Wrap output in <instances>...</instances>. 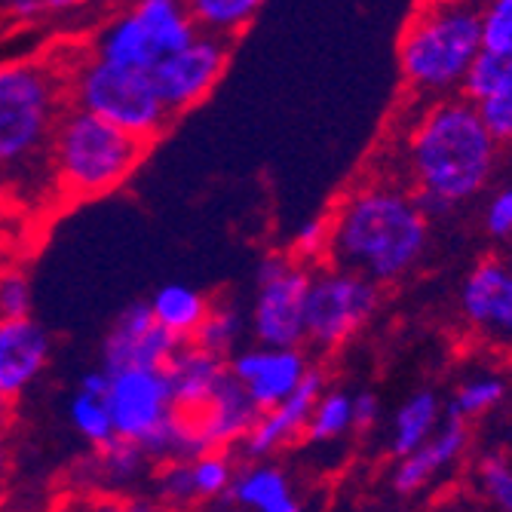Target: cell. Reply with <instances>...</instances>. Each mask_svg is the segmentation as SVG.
I'll list each match as a JSON object with an SVG mask.
<instances>
[{"label": "cell", "instance_id": "obj_4", "mask_svg": "<svg viewBox=\"0 0 512 512\" xmlns=\"http://www.w3.org/2000/svg\"><path fill=\"white\" fill-rule=\"evenodd\" d=\"M482 7L473 4H427L405 22L396 59L405 86L417 99H451L463 89L482 50Z\"/></svg>", "mask_w": 512, "mask_h": 512}, {"label": "cell", "instance_id": "obj_22", "mask_svg": "<svg viewBox=\"0 0 512 512\" xmlns=\"http://www.w3.org/2000/svg\"><path fill=\"white\" fill-rule=\"evenodd\" d=\"M445 421V405L439 393L433 390H417L411 393L393 414L390 433H387V451L393 460H405L421 445L433 439V433Z\"/></svg>", "mask_w": 512, "mask_h": 512}, {"label": "cell", "instance_id": "obj_36", "mask_svg": "<svg viewBox=\"0 0 512 512\" xmlns=\"http://www.w3.org/2000/svg\"><path fill=\"white\" fill-rule=\"evenodd\" d=\"M482 227L485 234L497 243H509L512 240V184H503L497 188L482 209Z\"/></svg>", "mask_w": 512, "mask_h": 512}, {"label": "cell", "instance_id": "obj_40", "mask_svg": "<svg viewBox=\"0 0 512 512\" xmlns=\"http://www.w3.org/2000/svg\"><path fill=\"white\" fill-rule=\"evenodd\" d=\"M378 421H381V399L371 390L353 393V430L368 433L378 427Z\"/></svg>", "mask_w": 512, "mask_h": 512}, {"label": "cell", "instance_id": "obj_21", "mask_svg": "<svg viewBox=\"0 0 512 512\" xmlns=\"http://www.w3.org/2000/svg\"><path fill=\"white\" fill-rule=\"evenodd\" d=\"M227 500L246 512H304L289 473L270 460H252L240 467Z\"/></svg>", "mask_w": 512, "mask_h": 512}, {"label": "cell", "instance_id": "obj_8", "mask_svg": "<svg viewBox=\"0 0 512 512\" xmlns=\"http://www.w3.org/2000/svg\"><path fill=\"white\" fill-rule=\"evenodd\" d=\"M310 273L313 270L292 255H273L261 261L255 276V298L249 307V335L258 347H304Z\"/></svg>", "mask_w": 512, "mask_h": 512}, {"label": "cell", "instance_id": "obj_20", "mask_svg": "<svg viewBox=\"0 0 512 512\" xmlns=\"http://www.w3.org/2000/svg\"><path fill=\"white\" fill-rule=\"evenodd\" d=\"M89 56L108 65H117V68L145 71V74H151L154 65L160 62L154 37L135 7L117 13L99 28V34L89 43Z\"/></svg>", "mask_w": 512, "mask_h": 512}, {"label": "cell", "instance_id": "obj_32", "mask_svg": "<svg viewBox=\"0 0 512 512\" xmlns=\"http://www.w3.org/2000/svg\"><path fill=\"white\" fill-rule=\"evenodd\" d=\"M188 463H191V479H194L200 506L227 500L230 488H234L237 470H240L234 454H230V451H206V454H197Z\"/></svg>", "mask_w": 512, "mask_h": 512}, {"label": "cell", "instance_id": "obj_15", "mask_svg": "<svg viewBox=\"0 0 512 512\" xmlns=\"http://www.w3.org/2000/svg\"><path fill=\"white\" fill-rule=\"evenodd\" d=\"M53 341L37 319H0V396L28 393L50 365Z\"/></svg>", "mask_w": 512, "mask_h": 512}, {"label": "cell", "instance_id": "obj_13", "mask_svg": "<svg viewBox=\"0 0 512 512\" xmlns=\"http://www.w3.org/2000/svg\"><path fill=\"white\" fill-rule=\"evenodd\" d=\"M181 344L163 332L148 301L126 304L102 341V368L105 371H126V368H166Z\"/></svg>", "mask_w": 512, "mask_h": 512}, {"label": "cell", "instance_id": "obj_37", "mask_svg": "<svg viewBox=\"0 0 512 512\" xmlns=\"http://www.w3.org/2000/svg\"><path fill=\"white\" fill-rule=\"evenodd\" d=\"M488 135L494 142L503 148V145H512V89L509 92H500L494 99H485L476 105Z\"/></svg>", "mask_w": 512, "mask_h": 512}, {"label": "cell", "instance_id": "obj_30", "mask_svg": "<svg viewBox=\"0 0 512 512\" xmlns=\"http://www.w3.org/2000/svg\"><path fill=\"white\" fill-rule=\"evenodd\" d=\"M148 497L166 512H194L200 506V497L191 479V463L175 460V463H160V467H154L148 479Z\"/></svg>", "mask_w": 512, "mask_h": 512}, {"label": "cell", "instance_id": "obj_11", "mask_svg": "<svg viewBox=\"0 0 512 512\" xmlns=\"http://www.w3.org/2000/svg\"><path fill=\"white\" fill-rule=\"evenodd\" d=\"M227 56H230L227 40L197 34L191 46H184V50L154 65L151 80L169 117L191 111L209 96L227 68Z\"/></svg>", "mask_w": 512, "mask_h": 512}, {"label": "cell", "instance_id": "obj_33", "mask_svg": "<svg viewBox=\"0 0 512 512\" xmlns=\"http://www.w3.org/2000/svg\"><path fill=\"white\" fill-rule=\"evenodd\" d=\"M476 488L497 512H512V460L503 451H488L479 457Z\"/></svg>", "mask_w": 512, "mask_h": 512}, {"label": "cell", "instance_id": "obj_41", "mask_svg": "<svg viewBox=\"0 0 512 512\" xmlns=\"http://www.w3.org/2000/svg\"><path fill=\"white\" fill-rule=\"evenodd\" d=\"M56 7H68V4H43V0H19V4H13L10 10L22 19L28 16H37V13H46V10H56Z\"/></svg>", "mask_w": 512, "mask_h": 512}, {"label": "cell", "instance_id": "obj_34", "mask_svg": "<svg viewBox=\"0 0 512 512\" xmlns=\"http://www.w3.org/2000/svg\"><path fill=\"white\" fill-rule=\"evenodd\" d=\"M34 289L28 273L10 267L0 270V319H31Z\"/></svg>", "mask_w": 512, "mask_h": 512}, {"label": "cell", "instance_id": "obj_24", "mask_svg": "<svg viewBox=\"0 0 512 512\" xmlns=\"http://www.w3.org/2000/svg\"><path fill=\"white\" fill-rule=\"evenodd\" d=\"M209 304L212 301L188 283H166L148 301L157 325L163 332H169L178 344H191L197 338L200 325L209 313Z\"/></svg>", "mask_w": 512, "mask_h": 512}, {"label": "cell", "instance_id": "obj_25", "mask_svg": "<svg viewBox=\"0 0 512 512\" xmlns=\"http://www.w3.org/2000/svg\"><path fill=\"white\" fill-rule=\"evenodd\" d=\"M506 399H509V378L500 375L497 368H479L454 387V393L445 405V414L470 424V421H479V417H488L491 411H497Z\"/></svg>", "mask_w": 512, "mask_h": 512}, {"label": "cell", "instance_id": "obj_5", "mask_svg": "<svg viewBox=\"0 0 512 512\" xmlns=\"http://www.w3.org/2000/svg\"><path fill=\"white\" fill-rule=\"evenodd\" d=\"M148 145L138 138L68 108L50 151L53 191L65 200L105 197L138 169Z\"/></svg>", "mask_w": 512, "mask_h": 512}, {"label": "cell", "instance_id": "obj_47", "mask_svg": "<svg viewBox=\"0 0 512 512\" xmlns=\"http://www.w3.org/2000/svg\"><path fill=\"white\" fill-rule=\"evenodd\" d=\"M0 200H4V181H0Z\"/></svg>", "mask_w": 512, "mask_h": 512}, {"label": "cell", "instance_id": "obj_39", "mask_svg": "<svg viewBox=\"0 0 512 512\" xmlns=\"http://www.w3.org/2000/svg\"><path fill=\"white\" fill-rule=\"evenodd\" d=\"M485 43H512V0H491L482 7Z\"/></svg>", "mask_w": 512, "mask_h": 512}, {"label": "cell", "instance_id": "obj_42", "mask_svg": "<svg viewBox=\"0 0 512 512\" xmlns=\"http://www.w3.org/2000/svg\"><path fill=\"white\" fill-rule=\"evenodd\" d=\"M7 470H10V454H7V445H4V439H0V494H4Z\"/></svg>", "mask_w": 512, "mask_h": 512}, {"label": "cell", "instance_id": "obj_10", "mask_svg": "<svg viewBox=\"0 0 512 512\" xmlns=\"http://www.w3.org/2000/svg\"><path fill=\"white\" fill-rule=\"evenodd\" d=\"M111 375V371H108ZM108 411L114 436L142 448L160 427L175 417V402L163 368L114 371L108 384Z\"/></svg>", "mask_w": 512, "mask_h": 512}, {"label": "cell", "instance_id": "obj_7", "mask_svg": "<svg viewBox=\"0 0 512 512\" xmlns=\"http://www.w3.org/2000/svg\"><path fill=\"white\" fill-rule=\"evenodd\" d=\"M381 307V289L368 279L338 270L319 267L310 273L307 307H304V344L313 350H338L356 338L371 316Z\"/></svg>", "mask_w": 512, "mask_h": 512}, {"label": "cell", "instance_id": "obj_18", "mask_svg": "<svg viewBox=\"0 0 512 512\" xmlns=\"http://www.w3.org/2000/svg\"><path fill=\"white\" fill-rule=\"evenodd\" d=\"M470 424L457 421V417L445 414L442 427L433 433V439L427 445H421L414 454H408L405 460H396L393 467V491L396 494H417L424 491L439 473L451 470L454 463L463 457L470 445Z\"/></svg>", "mask_w": 512, "mask_h": 512}, {"label": "cell", "instance_id": "obj_31", "mask_svg": "<svg viewBox=\"0 0 512 512\" xmlns=\"http://www.w3.org/2000/svg\"><path fill=\"white\" fill-rule=\"evenodd\" d=\"M353 430V393L347 390H325L310 414L307 439L316 445L338 442Z\"/></svg>", "mask_w": 512, "mask_h": 512}, {"label": "cell", "instance_id": "obj_17", "mask_svg": "<svg viewBox=\"0 0 512 512\" xmlns=\"http://www.w3.org/2000/svg\"><path fill=\"white\" fill-rule=\"evenodd\" d=\"M166 378L172 390V402L178 414H197L203 411L212 396L224 387L227 375V359L197 347V344H181L175 356L166 362Z\"/></svg>", "mask_w": 512, "mask_h": 512}, {"label": "cell", "instance_id": "obj_6", "mask_svg": "<svg viewBox=\"0 0 512 512\" xmlns=\"http://www.w3.org/2000/svg\"><path fill=\"white\" fill-rule=\"evenodd\" d=\"M65 83L71 108L114 126L145 145L163 135L172 120L157 96L151 74L145 71H129L83 56L65 71Z\"/></svg>", "mask_w": 512, "mask_h": 512}, {"label": "cell", "instance_id": "obj_16", "mask_svg": "<svg viewBox=\"0 0 512 512\" xmlns=\"http://www.w3.org/2000/svg\"><path fill=\"white\" fill-rule=\"evenodd\" d=\"M154 473V463L135 442L111 439L99 448H89L86 460L77 467V482L86 494H105V497H129L142 485H148Z\"/></svg>", "mask_w": 512, "mask_h": 512}, {"label": "cell", "instance_id": "obj_3", "mask_svg": "<svg viewBox=\"0 0 512 512\" xmlns=\"http://www.w3.org/2000/svg\"><path fill=\"white\" fill-rule=\"evenodd\" d=\"M65 71L43 59L0 62V181L13 191L53 188L50 151L68 111Z\"/></svg>", "mask_w": 512, "mask_h": 512}, {"label": "cell", "instance_id": "obj_29", "mask_svg": "<svg viewBox=\"0 0 512 512\" xmlns=\"http://www.w3.org/2000/svg\"><path fill=\"white\" fill-rule=\"evenodd\" d=\"M188 10L200 34L227 40L255 22L261 4L258 0H197V4H188Z\"/></svg>", "mask_w": 512, "mask_h": 512}, {"label": "cell", "instance_id": "obj_27", "mask_svg": "<svg viewBox=\"0 0 512 512\" xmlns=\"http://www.w3.org/2000/svg\"><path fill=\"white\" fill-rule=\"evenodd\" d=\"M512 89V43H482L460 96L479 105Z\"/></svg>", "mask_w": 512, "mask_h": 512}, {"label": "cell", "instance_id": "obj_44", "mask_svg": "<svg viewBox=\"0 0 512 512\" xmlns=\"http://www.w3.org/2000/svg\"><path fill=\"white\" fill-rule=\"evenodd\" d=\"M10 414H13V402H7L4 396H0V430L7 427V421H10Z\"/></svg>", "mask_w": 512, "mask_h": 512}, {"label": "cell", "instance_id": "obj_38", "mask_svg": "<svg viewBox=\"0 0 512 512\" xmlns=\"http://www.w3.org/2000/svg\"><path fill=\"white\" fill-rule=\"evenodd\" d=\"M325 252H329V218H310L295 230L292 240V258L307 264V261H319Z\"/></svg>", "mask_w": 512, "mask_h": 512}, {"label": "cell", "instance_id": "obj_35", "mask_svg": "<svg viewBox=\"0 0 512 512\" xmlns=\"http://www.w3.org/2000/svg\"><path fill=\"white\" fill-rule=\"evenodd\" d=\"M65 512H166L151 497L129 494V497H105V494H80L68 503Z\"/></svg>", "mask_w": 512, "mask_h": 512}, {"label": "cell", "instance_id": "obj_46", "mask_svg": "<svg viewBox=\"0 0 512 512\" xmlns=\"http://www.w3.org/2000/svg\"><path fill=\"white\" fill-rule=\"evenodd\" d=\"M503 261H506V264L512 267V240L506 243V252H503Z\"/></svg>", "mask_w": 512, "mask_h": 512}, {"label": "cell", "instance_id": "obj_28", "mask_svg": "<svg viewBox=\"0 0 512 512\" xmlns=\"http://www.w3.org/2000/svg\"><path fill=\"white\" fill-rule=\"evenodd\" d=\"M246 332H249V316L243 313V307L237 301H212L200 332L191 344H197L221 359H230L234 353L243 350Z\"/></svg>", "mask_w": 512, "mask_h": 512}, {"label": "cell", "instance_id": "obj_23", "mask_svg": "<svg viewBox=\"0 0 512 512\" xmlns=\"http://www.w3.org/2000/svg\"><path fill=\"white\" fill-rule=\"evenodd\" d=\"M108 384H111L108 371L92 368L80 378L77 390L68 396V424L89 448H99L117 439L108 411Z\"/></svg>", "mask_w": 512, "mask_h": 512}, {"label": "cell", "instance_id": "obj_1", "mask_svg": "<svg viewBox=\"0 0 512 512\" xmlns=\"http://www.w3.org/2000/svg\"><path fill=\"white\" fill-rule=\"evenodd\" d=\"M497 157L500 145L473 102L463 96L430 102L402 138L405 188L427 215L451 212L488 188Z\"/></svg>", "mask_w": 512, "mask_h": 512}, {"label": "cell", "instance_id": "obj_14", "mask_svg": "<svg viewBox=\"0 0 512 512\" xmlns=\"http://www.w3.org/2000/svg\"><path fill=\"white\" fill-rule=\"evenodd\" d=\"M322 393H325V371L310 365L307 378L301 381V387L286 402H279L276 408L258 414L255 427L249 430L246 442L240 445L243 454L249 460H270L276 451H283L292 442H298L307 433L310 414H313Z\"/></svg>", "mask_w": 512, "mask_h": 512}, {"label": "cell", "instance_id": "obj_9", "mask_svg": "<svg viewBox=\"0 0 512 512\" xmlns=\"http://www.w3.org/2000/svg\"><path fill=\"white\" fill-rule=\"evenodd\" d=\"M467 332L497 356L512 359V267L500 255L479 258L457 289Z\"/></svg>", "mask_w": 512, "mask_h": 512}, {"label": "cell", "instance_id": "obj_2", "mask_svg": "<svg viewBox=\"0 0 512 512\" xmlns=\"http://www.w3.org/2000/svg\"><path fill=\"white\" fill-rule=\"evenodd\" d=\"M430 215L402 181L381 178L353 188L329 218V267L393 286L424 261Z\"/></svg>", "mask_w": 512, "mask_h": 512}, {"label": "cell", "instance_id": "obj_19", "mask_svg": "<svg viewBox=\"0 0 512 512\" xmlns=\"http://www.w3.org/2000/svg\"><path fill=\"white\" fill-rule=\"evenodd\" d=\"M258 414L261 411L252 405V399L227 378L224 387L212 396V402L203 411L191 414L200 451H230L234 445H243L258 421Z\"/></svg>", "mask_w": 512, "mask_h": 512}, {"label": "cell", "instance_id": "obj_45", "mask_svg": "<svg viewBox=\"0 0 512 512\" xmlns=\"http://www.w3.org/2000/svg\"><path fill=\"white\" fill-rule=\"evenodd\" d=\"M503 454L512 460V427H509V436H506V442H503Z\"/></svg>", "mask_w": 512, "mask_h": 512}, {"label": "cell", "instance_id": "obj_43", "mask_svg": "<svg viewBox=\"0 0 512 512\" xmlns=\"http://www.w3.org/2000/svg\"><path fill=\"white\" fill-rule=\"evenodd\" d=\"M200 512H246V509H240L237 503H230V500H218V503H209V506H203Z\"/></svg>", "mask_w": 512, "mask_h": 512}, {"label": "cell", "instance_id": "obj_12", "mask_svg": "<svg viewBox=\"0 0 512 512\" xmlns=\"http://www.w3.org/2000/svg\"><path fill=\"white\" fill-rule=\"evenodd\" d=\"M310 371V356L304 347L279 350V347H243L227 359V375L258 411H270L286 402Z\"/></svg>", "mask_w": 512, "mask_h": 512}, {"label": "cell", "instance_id": "obj_26", "mask_svg": "<svg viewBox=\"0 0 512 512\" xmlns=\"http://www.w3.org/2000/svg\"><path fill=\"white\" fill-rule=\"evenodd\" d=\"M135 10L145 19L160 59L191 46L200 34L188 4H178V0H142V4H135Z\"/></svg>", "mask_w": 512, "mask_h": 512}]
</instances>
